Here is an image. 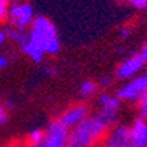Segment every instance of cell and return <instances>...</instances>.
Returning <instances> with one entry per match:
<instances>
[{
  "mask_svg": "<svg viewBox=\"0 0 147 147\" xmlns=\"http://www.w3.org/2000/svg\"><path fill=\"white\" fill-rule=\"evenodd\" d=\"M21 48H23V52H24L25 55L29 56L34 62H41L42 61V58H44V53L38 51V49L32 44L31 41H29V38H28V41L25 42L24 45H21Z\"/></svg>",
  "mask_w": 147,
  "mask_h": 147,
  "instance_id": "obj_11",
  "label": "cell"
},
{
  "mask_svg": "<svg viewBox=\"0 0 147 147\" xmlns=\"http://www.w3.org/2000/svg\"><path fill=\"white\" fill-rule=\"evenodd\" d=\"M139 114L144 121L147 119V99L146 98H140L139 101Z\"/></svg>",
  "mask_w": 147,
  "mask_h": 147,
  "instance_id": "obj_16",
  "label": "cell"
},
{
  "mask_svg": "<svg viewBox=\"0 0 147 147\" xmlns=\"http://www.w3.org/2000/svg\"><path fill=\"white\" fill-rule=\"evenodd\" d=\"M64 147H81V146H74V144H69V143H66Z\"/></svg>",
  "mask_w": 147,
  "mask_h": 147,
  "instance_id": "obj_25",
  "label": "cell"
},
{
  "mask_svg": "<svg viewBox=\"0 0 147 147\" xmlns=\"http://www.w3.org/2000/svg\"><path fill=\"white\" fill-rule=\"evenodd\" d=\"M69 131L60 121H55L48 126L44 140L34 147H64L68 143Z\"/></svg>",
  "mask_w": 147,
  "mask_h": 147,
  "instance_id": "obj_2",
  "label": "cell"
},
{
  "mask_svg": "<svg viewBox=\"0 0 147 147\" xmlns=\"http://www.w3.org/2000/svg\"><path fill=\"white\" fill-rule=\"evenodd\" d=\"M111 123L103 115L86 117L77 126L73 127V131L69 134L68 143L74 146L89 147L105 135Z\"/></svg>",
  "mask_w": 147,
  "mask_h": 147,
  "instance_id": "obj_1",
  "label": "cell"
},
{
  "mask_svg": "<svg viewBox=\"0 0 147 147\" xmlns=\"http://www.w3.org/2000/svg\"><path fill=\"white\" fill-rule=\"evenodd\" d=\"M99 102H101V105H102L105 109L118 111L121 101L117 98V97H110V96H107V94H102L101 98H99Z\"/></svg>",
  "mask_w": 147,
  "mask_h": 147,
  "instance_id": "obj_12",
  "label": "cell"
},
{
  "mask_svg": "<svg viewBox=\"0 0 147 147\" xmlns=\"http://www.w3.org/2000/svg\"><path fill=\"white\" fill-rule=\"evenodd\" d=\"M33 21V8L29 4H21V15L20 17L16 20L15 25H17L19 31H23L24 28H27L28 25Z\"/></svg>",
  "mask_w": 147,
  "mask_h": 147,
  "instance_id": "obj_9",
  "label": "cell"
},
{
  "mask_svg": "<svg viewBox=\"0 0 147 147\" xmlns=\"http://www.w3.org/2000/svg\"><path fill=\"white\" fill-rule=\"evenodd\" d=\"M139 55L142 56V58L144 60V62H147V42H146V45H144L143 48H142V52H140Z\"/></svg>",
  "mask_w": 147,
  "mask_h": 147,
  "instance_id": "obj_21",
  "label": "cell"
},
{
  "mask_svg": "<svg viewBox=\"0 0 147 147\" xmlns=\"http://www.w3.org/2000/svg\"><path fill=\"white\" fill-rule=\"evenodd\" d=\"M147 90V74L139 76L126 86H123L117 93V98L119 101H139L140 96Z\"/></svg>",
  "mask_w": 147,
  "mask_h": 147,
  "instance_id": "obj_3",
  "label": "cell"
},
{
  "mask_svg": "<svg viewBox=\"0 0 147 147\" xmlns=\"http://www.w3.org/2000/svg\"><path fill=\"white\" fill-rule=\"evenodd\" d=\"M126 1H129L135 8H140V9L147 8V0H126Z\"/></svg>",
  "mask_w": 147,
  "mask_h": 147,
  "instance_id": "obj_18",
  "label": "cell"
},
{
  "mask_svg": "<svg viewBox=\"0 0 147 147\" xmlns=\"http://www.w3.org/2000/svg\"><path fill=\"white\" fill-rule=\"evenodd\" d=\"M8 119V117L5 115V113H4V110H3V106L0 105V123H5Z\"/></svg>",
  "mask_w": 147,
  "mask_h": 147,
  "instance_id": "obj_19",
  "label": "cell"
},
{
  "mask_svg": "<svg viewBox=\"0 0 147 147\" xmlns=\"http://www.w3.org/2000/svg\"><path fill=\"white\" fill-rule=\"evenodd\" d=\"M97 86L94 82L92 81H85L84 84L81 85V90H80V93H81L82 97H89L90 94H93V93L96 92Z\"/></svg>",
  "mask_w": 147,
  "mask_h": 147,
  "instance_id": "obj_14",
  "label": "cell"
},
{
  "mask_svg": "<svg viewBox=\"0 0 147 147\" xmlns=\"http://www.w3.org/2000/svg\"><path fill=\"white\" fill-rule=\"evenodd\" d=\"M125 147H147V122L139 118L129 127V135Z\"/></svg>",
  "mask_w": 147,
  "mask_h": 147,
  "instance_id": "obj_4",
  "label": "cell"
},
{
  "mask_svg": "<svg viewBox=\"0 0 147 147\" xmlns=\"http://www.w3.org/2000/svg\"><path fill=\"white\" fill-rule=\"evenodd\" d=\"M146 64L144 60L142 58L140 55H133L130 58H127L126 61H123L115 70V76L119 80H125L129 78L131 76H134L135 73H138L140 69L143 68V65Z\"/></svg>",
  "mask_w": 147,
  "mask_h": 147,
  "instance_id": "obj_5",
  "label": "cell"
},
{
  "mask_svg": "<svg viewBox=\"0 0 147 147\" xmlns=\"http://www.w3.org/2000/svg\"><path fill=\"white\" fill-rule=\"evenodd\" d=\"M28 38L40 52L47 53V45H48V41H49V37L47 34H44L40 31H36V29H32L31 33L28 34Z\"/></svg>",
  "mask_w": 147,
  "mask_h": 147,
  "instance_id": "obj_10",
  "label": "cell"
},
{
  "mask_svg": "<svg viewBox=\"0 0 147 147\" xmlns=\"http://www.w3.org/2000/svg\"><path fill=\"white\" fill-rule=\"evenodd\" d=\"M60 51V41L57 37H52L49 38L48 45H47V53L49 55H56Z\"/></svg>",
  "mask_w": 147,
  "mask_h": 147,
  "instance_id": "obj_15",
  "label": "cell"
},
{
  "mask_svg": "<svg viewBox=\"0 0 147 147\" xmlns=\"http://www.w3.org/2000/svg\"><path fill=\"white\" fill-rule=\"evenodd\" d=\"M44 138H45V134L42 133V131L38 130V129H34V130L31 131L28 140H29L31 147H34V146H37V144H40L41 142L44 140Z\"/></svg>",
  "mask_w": 147,
  "mask_h": 147,
  "instance_id": "obj_13",
  "label": "cell"
},
{
  "mask_svg": "<svg viewBox=\"0 0 147 147\" xmlns=\"http://www.w3.org/2000/svg\"><path fill=\"white\" fill-rule=\"evenodd\" d=\"M129 34H130V32H129V29H122V33H121V37H123V38H126V37H129Z\"/></svg>",
  "mask_w": 147,
  "mask_h": 147,
  "instance_id": "obj_22",
  "label": "cell"
},
{
  "mask_svg": "<svg viewBox=\"0 0 147 147\" xmlns=\"http://www.w3.org/2000/svg\"><path fill=\"white\" fill-rule=\"evenodd\" d=\"M5 37H7V36H5V32L0 31V44H3L4 40H5Z\"/></svg>",
  "mask_w": 147,
  "mask_h": 147,
  "instance_id": "obj_23",
  "label": "cell"
},
{
  "mask_svg": "<svg viewBox=\"0 0 147 147\" xmlns=\"http://www.w3.org/2000/svg\"><path fill=\"white\" fill-rule=\"evenodd\" d=\"M8 12V0H0V21L7 17Z\"/></svg>",
  "mask_w": 147,
  "mask_h": 147,
  "instance_id": "obj_17",
  "label": "cell"
},
{
  "mask_svg": "<svg viewBox=\"0 0 147 147\" xmlns=\"http://www.w3.org/2000/svg\"><path fill=\"white\" fill-rule=\"evenodd\" d=\"M86 117H88V107H86L85 105H78V106L68 109L65 113L60 117L58 121H60L66 129H70V127L77 126Z\"/></svg>",
  "mask_w": 147,
  "mask_h": 147,
  "instance_id": "obj_6",
  "label": "cell"
},
{
  "mask_svg": "<svg viewBox=\"0 0 147 147\" xmlns=\"http://www.w3.org/2000/svg\"><path fill=\"white\" fill-rule=\"evenodd\" d=\"M32 29H36V31L42 32L44 34H47L49 38L52 37H57V31H56V27L52 24L51 21L47 19V17L42 16H37L32 21Z\"/></svg>",
  "mask_w": 147,
  "mask_h": 147,
  "instance_id": "obj_8",
  "label": "cell"
},
{
  "mask_svg": "<svg viewBox=\"0 0 147 147\" xmlns=\"http://www.w3.org/2000/svg\"><path fill=\"white\" fill-rule=\"evenodd\" d=\"M8 65V58L5 56H0V69L5 68Z\"/></svg>",
  "mask_w": 147,
  "mask_h": 147,
  "instance_id": "obj_20",
  "label": "cell"
},
{
  "mask_svg": "<svg viewBox=\"0 0 147 147\" xmlns=\"http://www.w3.org/2000/svg\"><path fill=\"white\" fill-rule=\"evenodd\" d=\"M110 82H111V80H110L109 77H105V78L102 80V85H103V86H107Z\"/></svg>",
  "mask_w": 147,
  "mask_h": 147,
  "instance_id": "obj_24",
  "label": "cell"
},
{
  "mask_svg": "<svg viewBox=\"0 0 147 147\" xmlns=\"http://www.w3.org/2000/svg\"><path fill=\"white\" fill-rule=\"evenodd\" d=\"M127 135H129V127L125 125L117 126L111 133V135L109 137L105 147H125Z\"/></svg>",
  "mask_w": 147,
  "mask_h": 147,
  "instance_id": "obj_7",
  "label": "cell"
}]
</instances>
